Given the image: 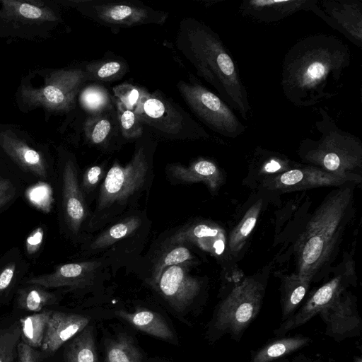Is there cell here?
<instances>
[{
  "label": "cell",
  "mask_w": 362,
  "mask_h": 362,
  "mask_svg": "<svg viewBox=\"0 0 362 362\" xmlns=\"http://www.w3.org/2000/svg\"><path fill=\"white\" fill-rule=\"evenodd\" d=\"M125 68L119 61H108L103 63L91 64L86 68L87 78L100 81H111L120 76Z\"/></svg>",
  "instance_id": "39"
},
{
  "label": "cell",
  "mask_w": 362,
  "mask_h": 362,
  "mask_svg": "<svg viewBox=\"0 0 362 362\" xmlns=\"http://www.w3.org/2000/svg\"><path fill=\"white\" fill-rule=\"evenodd\" d=\"M115 313L136 329L150 335L165 341H173L175 339L174 334L167 322L156 313L143 309L134 313L119 310Z\"/></svg>",
  "instance_id": "26"
},
{
  "label": "cell",
  "mask_w": 362,
  "mask_h": 362,
  "mask_svg": "<svg viewBox=\"0 0 362 362\" xmlns=\"http://www.w3.org/2000/svg\"><path fill=\"white\" fill-rule=\"evenodd\" d=\"M361 182L359 174H334L311 165H300L284 173L266 177L260 180V184L266 189L288 192L320 187L356 185Z\"/></svg>",
  "instance_id": "12"
},
{
  "label": "cell",
  "mask_w": 362,
  "mask_h": 362,
  "mask_svg": "<svg viewBox=\"0 0 362 362\" xmlns=\"http://www.w3.org/2000/svg\"><path fill=\"white\" fill-rule=\"evenodd\" d=\"M18 193V189L10 179L0 176V209L13 201Z\"/></svg>",
  "instance_id": "45"
},
{
  "label": "cell",
  "mask_w": 362,
  "mask_h": 362,
  "mask_svg": "<svg viewBox=\"0 0 362 362\" xmlns=\"http://www.w3.org/2000/svg\"><path fill=\"white\" fill-rule=\"evenodd\" d=\"M106 173L105 168L100 165H94L85 171L80 187L87 203L88 197L92 196L97 188H99Z\"/></svg>",
  "instance_id": "40"
},
{
  "label": "cell",
  "mask_w": 362,
  "mask_h": 362,
  "mask_svg": "<svg viewBox=\"0 0 362 362\" xmlns=\"http://www.w3.org/2000/svg\"><path fill=\"white\" fill-rule=\"evenodd\" d=\"M30 264L19 247H13L0 257V305H8L27 277Z\"/></svg>",
  "instance_id": "24"
},
{
  "label": "cell",
  "mask_w": 362,
  "mask_h": 362,
  "mask_svg": "<svg viewBox=\"0 0 362 362\" xmlns=\"http://www.w3.org/2000/svg\"><path fill=\"white\" fill-rule=\"evenodd\" d=\"M351 271L346 270L344 274H339L317 288L307 300L303 306L292 317H288L275 331L276 334H286L303 325L334 300L344 292L346 278L351 275Z\"/></svg>",
  "instance_id": "18"
},
{
  "label": "cell",
  "mask_w": 362,
  "mask_h": 362,
  "mask_svg": "<svg viewBox=\"0 0 362 362\" xmlns=\"http://www.w3.org/2000/svg\"><path fill=\"white\" fill-rule=\"evenodd\" d=\"M301 164L291 160L284 155L257 148L252 163L250 173L260 177H266L284 173Z\"/></svg>",
  "instance_id": "27"
},
{
  "label": "cell",
  "mask_w": 362,
  "mask_h": 362,
  "mask_svg": "<svg viewBox=\"0 0 362 362\" xmlns=\"http://www.w3.org/2000/svg\"><path fill=\"white\" fill-rule=\"evenodd\" d=\"M312 281L298 273L285 276L281 285L282 318L286 320L303 300Z\"/></svg>",
  "instance_id": "28"
},
{
  "label": "cell",
  "mask_w": 362,
  "mask_h": 362,
  "mask_svg": "<svg viewBox=\"0 0 362 362\" xmlns=\"http://www.w3.org/2000/svg\"><path fill=\"white\" fill-rule=\"evenodd\" d=\"M262 200L259 199L246 211L239 223L231 231L228 241V246L233 253L239 252L244 247L262 208Z\"/></svg>",
  "instance_id": "32"
},
{
  "label": "cell",
  "mask_w": 362,
  "mask_h": 362,
  "mask_svg": "<svg viewBox=\"0 0 362 362\" xmlns=\"http://www.w3.org/2000/svg\"><path fill=\"white\" fill-rule=\"evenodd\" d=\"M348 45L337 36L319 33L296 42L282 61L281 87L286 100L308 107L336 96L351 64Z\"/></svg>",
  "instance_id": "1"
},
{
  "label": "cell",
  "mask_w": 362,
  "mask_h": 362,
  "mask_svg": "<svg viewBox=\"0 0 362 362\" xmlns=\"http://www.w3.org/2000/svg\"><path fill=\"white\" fill-rule=\"evenodd\" d=\"M177 88L194 114L209 129L235 139L245 132V126L220 97L197 82H178Z\"/></svg>",
  "instance_id": "7"
},
{
  "label": "cell",
  "mask_w": 362,
  "mask_h": 362,
  "mask_svg": "<svg viewBox=\"0 0 362 362\" xmlns=\"http://www.w3.org/2000/svg\"><path fill=\"white\" fill-rule=\"evenodd\" d=\"M179 49L197 74L211 84L221 99L247 119L251 107L239 71L217 33L202 22L187 18L180 23Z\"/></svg>",
  "instance_id": "2"
},
{
  "label": "cell",
  "mask_w": 362,
  "mask_h": 362,
  "mask_svg": "<svg viewBox=\"0 0 362 362\" xmlns=\"http://www.w3.org/2000/svg\"><path fill=\"white\" fill-rule=\"evenodd\" d=\"M52 310L46 309L19 319L21 340L28 346L40 348Z\"/></svg>",
  "instance_id": "30"
},
{
  "label": "cell",
  "mask_w": 362,
  "mask_h": 362,
  "mask_svg": "<svg viewBox=\"0 0 362 362\" xmlns=\"http://www.w3.org/2000/svg\"><path fill=\"white\" fill-rule=\"evenodd\" d=\"M264 293L262 283L252 277L245 279L221 303L215 327L236 337L241 334L259 313Z\"/></svg>",
  "instance_id": "8"
},
{
  "label": "cell",
  "mask_w": 362,
  "mask_h": 362,
  "mask_svg": "<svg viewBox=\"0 0 362 362\" xmlns=\"http://www.w3.org/2000/svg\"><path fill=\"white\" fill-rule=\"evenodd\" d=\"M4 10L8 16L18 18L38 21H54L57 16L47 8H41L27 2L14 0L1 1Z\"/></svg>",
  "instance_id": "35"
},
{
  "label": "cell",
  "mask_w": 362,
  "mask_h": 362,
  "mask_svg": "<svg viewBox=\"0 0 362 362\" xmlns=\"http://www.w3.org/2000/svg\"><path fill=\"white\" fill-rule=\"evenodd\" d=\"M45 228L38 226L27 237L25 240V251L28 256L33 257L39 252L45 238Z\"/></svg>",
  "instance_id": "43"
},
{
  "label": "cell",
  "mask_w": 362,
  "mask_h": 362,
  "mask_svg": "<svg viewBox=\"0 0 362 362\" xmlns=\"http://www.w3.org/2000/svg\"><path fill=\"white\" fill-rule=\"evenodd\" d=\"M317 3L314 0H247L241 4L239 11L256 21L274 23L302 10L313 13Z\"/></svg>",
  "instance_id": "19"
},
{
  "label": "cell",
  "mask_w": 362,
  "mask_h": 362,
  "mask_svg": "<svg viewBox=\"0 0 362 362\" xmlns=\"http://www.w3.org/2000/svg\"><path fill=\"white\" fill-rule=\"evenodd\" d=\"M318 16L354 45H362V4L355 0L318 1Z\"/></svg>",
  "instance_id": "17"
},
{
  "label": "cell",
  "mask_w": 362,
  "mask_h": 362,
  "mask_svg": "<svg viewBox=\"0 0 362 362\" xmlns=\"http://www.w3.org/2000/svg\"><path fill=\"white\" fill-rule=\"evenodd\" d=\"M153 179L151 156L143 146L135 150L125 165L115 161L98 188L88 234L92 237L94 233L138 210L141 199L148 194Z\"/></svg>",
  "instance_id": "3"
},
{
  "label": "cell",
  "mask_w": 362,
  "mask_h": 362,
  "mask_svg": "<svg viewBox=\"0 0 362 362\" xmlns=\"http://www.w3.org/2000/svg\"><path fill=\"white\" fill-rule=\"evenodd\" d=\"M150 221L144 211L136 210L104 228L81 245L82 257H105L119 252L122 246H130L133 240H144L150 230Z\"/></svg>",
  "instance_id": "10"
},
{
  "label": "cell",
  "mask_w": 362,
  "mask_h": 362,
  "mask_svg": "<svg viewBox=\"0 0 362 362\" xmlns=\"http://www.w3.org/2000/svg\"><path fill=\"white\" fill-rule=\"evenodd\" d=\"M0 145L5 153L24 171L47 180L49 167L42 154L31 148L12 132H0Z\"/></svg>",
  "instance_id": "21"
},
{
  "label": "cell",
  "mask_w": 362,
  "mask_h": 362,
  "mask_svg": "<svg viewBox=\"0 0 362 362\" xmlns=\"http://www.w3.org/2000/svg\"><path fill=\"white\" fill-rule=\"evenodd\" d=\"M83 106L90 112H98L107 107L110 102L106 89L96 84L85 88L81 95Z\"/></svg>",
  "instance_id": "38"
},
{
  "label": "cell",
  "mask_w": 362,
  "mask_h": 362,
  "mask_svg": "<svg viewBox=\"0 0 362 362\" xmlns=\"http://www.w3.org/2000/svg\"><path fill=\"white\" fill-rule=\"evenodd\" d=\"M67 362H98L92 327H86L69 344Z\"/></svg>",
  "instance_id": "31"
},
{
  "label": "cell",
  "mask_w": 362,
  "mask_h": 362,
  "mask_svg": "<svg viewBox=\"0 0 362 362\" xmlns=\"http://www.w3.org/2000/svg\"><path fill=\"white\" fill-rule=\"evenodd\" d=\"M110 130V122L106 118H101L96 121L88 136L93 144H100L106 139Z\"/></svg>",
  "instance_id": "42"
},
{
  "label": "cell",
  "mask_w": 362,
  "mask_h": 362,
  "mask_svg": "<svg viewBox=\"0 0 362 362\" xmlns=\"http://www.w3.org/2000/svg\"><path fill=\"white\" fill-rule=\"evenodd\" d=\"M86 78V71L81 69L59 70L49 76L42 88L23 86L22 97L29 104L49 110L69 111L74 107L76 95Z\"/></svg>",
  "instance_id": "11"
},
{
  "label": "cell",
  "mask_w": 362,
  "mask_h": 362,
  "mask_svg": "<svg viewBox=\"0 0 362 362\" xmlns=\"http://www.w3.org/2000/svg\"><path fill=\"white\" fill-rule=\"evenodd\" d=\"M189 266L177 264L165 269L155 284L176 311L184 312L201 291L202 283L188 272Z\"/></svg>",
  "instance_id": "14"
},
{
  "label": "cell",
  "mask_w": 362,
  "mask_h": 362,
  "mask_svg": "<svg viewBox=\"0 0 362 362\" xmlns=\"http://www.w3.org/2000/svg\"><path fill=\"white\" fill-rule=\"evenodd\" d=\"M141 351L133 339L119 334L107 346L105 362H143Z\"/></svg>",
  "instance_id": "34"
},
{
  "label": "cell",
  "mask_w": 362,
  "mask_h": 362,
  "mask_svg": "<svg viewBox=\"0 0 362 362\" xmlns=\"http://www.w3.org/2000/svg\"><path fill=\"white\" fill-rule=\"evenodd\" d=\"M225 231L218 224L209 221L185 225L168 235L160 243L161 250L175 245H193L214 256H219L225 249Z\"/></svg>",
  "instance_id": "15"
},
{
  "label": "cell",
  "mask_w": 362,
  "mask_h": 362,
  "mask_svg": "<svg viewBox=\"0 0 362 362\" xmlns=\"http://www.w3.org/2000/svg\"><path fill=\"white\" fill-rule=\"evenodd\" d=\"M196 257L186 245H175L161 250L151 269V282L155 285L163 272L173 265L185 264L191 266L196 263Z\"/></svg>",
  "instance_id": "29"
},
{
  "label": "cell",
  "mask_w": 362,
  "mask_h": 362,
  "mask_svg": "<svg viewBox=\"0 0 362 362\" xmlns=\"http://www.w3.org/2000/svg\"><path fill=\"white\" fill-rule=\"evenodd\" d=\"M310 341L309 338L300 336L274 341L257 351L251 362L273 361L303 347Z\"/></svg>",
  "instance_id": "33"
},
{
  "label": "cell",
  "mask_w": 362,
  "mask_h": 362,
  "mask_svg": "<svg viewBox=\"0 0 362 362\" xmlns=\"http://www.w3.org/2000/svg\"><path fill=\"white\" fill-rule=\"evenodd\" d=\"M139 122L160 135L169 139L209 138V135L158 92L149 93L140 88V96L134 110Z\"/></svg>",
  "instance_id": "6"
},
{
  "label": "cell",
  "mask_w": 362,
  "mask_h": 362,
  "mask_svg": "<svg viewBox=\"0 0 362 362\" xmlns=\"http://www.w3.org/2000/svg\"><path fill=\"white\" fill-rule=\"evenodd\" d=\"M319 314L327 325L326 333L329 335H349L356 332L361 327V319L351 295L344 292Z\"/></svg>",
  "instance_id": "22"
},
{
  "label": "cell",
  "mask_w": 362,
  "mask_h": 362,
  "mask_svg": "<svg viewBox=\"0 0 362 362\" xmlns=\"http://www.w3.org/2000/svg\"><path fill=\"white\" fill-rule=\"evenodd\" d=\"M168 177L180 183L203 182L211 192L217 191L224 181L223 173L213 160L199 158L188 165L179 163L167 167Z\"/></svg>",
  "instance_id": "23"
},
{
  "label": "cell",
  "mask_w": 362,
  "mask_h": 362,
  "mask_svg": "<svg viewBox=\"0 0 362 362\" xmlns=\"http://www.w3.org/2000/svg\"><path fill=\"white\" fill-rule=\"evenodd\" d=\"M90 16L105 24L130 27L151 23L161 24L168 14L127 2H102L90 5Z\"/></svg>",
  "instance_id": "16"
},
{
  "label": "cell",
  "mask_w": 362,
  "mask_h": 362,
  "mask_svg": "<svg viewBox=\"0 0 362 362\" xmlns=\"http://www.w3.org/2000/svg\"><path fill=\"white\" fill-rule=\"evenodd\" d=\"M20 339L18 322L0 329V362H14L15 351Z\"/></svg>",
  "instance_id": "36"
},
{
  "label": "cell",
  "mask_w": 362,
  "mask_h": 362,
  "mask_svg": "<svg viewBox=\"0 0 362 362\" xmlns=\"http://www.w3.org/2000/svg\"><path fill=\"white\" fill-rule=\"evenodd\" d=\"M61 212L66 233L83 244L91 237L87 233L91 212L81 191L76 163L66 160L61 169Z\"/></svg>",
  "instance_id": "9"
},
{
  "label": "cell",
  "mask_w": 362,
  "mask_h": 362,
  "mask_svg": "<svg viewBox=\"0 0 362 362\" xmlns=\"http://www.w3.org/2000/svg\"><path fill=\"white\" fill-rule=\"evenodd\" d=\"M18 362H42L44 356L41 351H37L20 339L18 346Z\"/></svg>",
  "instance_id": "44"
},
{
  "label": "cell",
  "mask_w": 362,
  "mask_h": 362,
  "mask_svg": "<svg viewBox=\"0 0 362 362\" xmlns=\"http://www.w3.org/2000/svg\"><path fill=\"white\" fill-rule=\"evenodd\" d=\"M62 296L37 284H22L14 297L15 308L18 310L36 313L57 305Z\"/></svg>",
  "instance_id": "25"
},
{
  "label": "cell",
  "mask_w": 362,
  "mask_h": 362,
  "mask_svg": "<svg viewBox=\"0 0 362 362\" xmlns=\"http://www.w3.org/2000/svg\"><path fill=\"white\" fill-rule=\"evenodd\" d=\"M315 124L317 139L301 141L298 153L303 163L334 174H359L362 168V142L355 135L340 129L322 107ZM361 175V174H359Z\"/></svg>",
  "instance_id": "5"
},
{
  "label": "cell",
  "mask_w": 362,
  "mask_h": 362,
  "mask_svg": "<svg viewBox=\"0 0 362 362\" xmlns=\"http://www.w3.org/2000/svg\"><path fill=\"white\" fill-rule=\"evenodd\" d=\"M117 99L127 108L134 111L140 96V88L129 83L119 84L112 88Z\"/></svg>",
  "instance_id": "41"
},
{
  "label": "cell",
  "mask_w": 362,
  "mask_h": 362,
  "mask_svg": "<svg viewBox=\"0 0 362 362\" xmlns=\"http://www.w3.org/2000/svg\"><path fill=\"white\" fill-rule=\"evenodd\" d=\"M110 261L104 257L57 266L52 272L26 277L23 284H37L46 288H84L93 284L103 274Z\"/></svg>",
  "instance_id": "13"
},
{
  "label": "cell",
  "mask_w": 362,
  "mask_h": 362,
  "mask_svg": "<svg viewBox=\"0 0 362 362\" xmlns=\"http://www.w3.org/2000/svg\"><path fill=\"white\" fill-rule=\"evenodd\" d=\"M89 321L90 318L84 315L52 310L40 347L44 357L56 352L86 327Z\"/></svg>",
  "instance_id": "20"
},
{
  "label": "cell",
  "mask_w": 362,
  "mask_h": 362,
  "mask_svg": "<svg viewBox=\"0 0 362 362\" xmlns=\"http://www.w3.org/2000/svg\"><path fill=\"white\" fill-rule=\"evenodd\" d=\"M117 115L122 134L126 139H136L143 133L142 124L134 111L127 108L120 101L116 100Z\"/></svg>",
  "instance_id": "37"
},
{
  "label": "cell",
  "mask_w": 362,
  "mask_h": 362,
  "mask_svg": "<svg viewBox=\"0 0 362 362\" xmlns=\"http://www.w3.org/2000/svg\"><path fill=\"white\" fill-rule=\"evenodd\" d=\"M353 188L347 185L332 191L308 222L296 251L300 276L313 281L333 257L350 218Z\"/></svg>",
  "instance_id": "4"
}]
</instances>
